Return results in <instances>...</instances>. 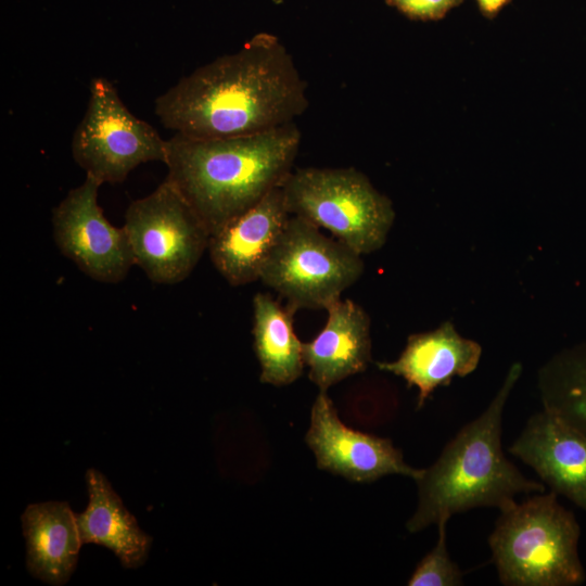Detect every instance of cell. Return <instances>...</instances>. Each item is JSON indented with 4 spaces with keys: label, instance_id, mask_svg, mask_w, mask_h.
Here are the masks:
<instances>
[{
    "label": "cell",
    "instance_id": "19",
    "mask_svg": "<svg viewBox=\"0 0 586 586\" xmlns=\"http://www.w3.org/2000/svg\"><path fill=\"white\" fill-rule=\"evenodd\" d=\"M437 524L438 537L435 546L420 560L407 581L409 586H459L463 584V573L451 559L446 544V525Z\"/></svg>",
    "mask_w": 586,
    "mask_h": 586
},
{
    "label": "cell",
    "instance_id": "22",
    "mask_svg": "<svg viewBox=\"0 0 586 586\" xmlns=\"http://www.w3.org/2000/svg\"><path fill=\"white\" fill-rule=\"evenodd\" d=\"M271 2L275 4H282L284 0H271Z\"/></svg>",
    "mask_w": 586,
    "mask_h": 586
},
{
    "label": "cell",
    "instance_id": "1",
    "mask_svg": "<svg viewBox=\"0 0 586 586\" xmlns=\"http://www.w3.org/2000/svg\"><path fill=\"white\" fill-rule=\"evenodd\" d=\"M308 105L293 56L279 37L263 31L182 77L155 100L154 111L176 133L215 139L295 123Z\"/></svg>",
    "mask_w": 586,
    "mask_h": 586
},
{
    "label": "cell",
    "instance_id": "7",
    "mask_svg": "<svg viewBox=\"0 0 586 586\" xmlns=\"http://www.w3.org/2000/svg\"><path fill=\"white\" fill-rule=\"evenodd\" d=\"M76 164L103 183H120L142 163L165 164L167 140L123 103L113 84L95 77L82 119L74 131Z\"/></svg>",
    "mask_w": 586,
    "mask_h": 586
},
{
    "label": "cell",
    "instance_id": "6",
    "mask_svg": "<svg viewBox=\"0 0 586 586\" xmlns=\"http://www.w3.org/2000/svg\"><path fill=\"white\" fill-rule=\"evenodd\" d=\"M361 255L291 215L259 280L300 308H326L362 276Z\"/></svg>",
    "mask_w": 586,
    "mask_h": 586
},
{
    "label": "cell",
    "instance_id": "9",
    "mask_svg": "<svg viewBox=\"0 0 586 586\" xmlns=\"http://www.w3.org/2000/svg\"><path fill=\"white\" fill-rule=\"evenodd\" d=\"M101 182L86 175L52 211L53 238L60 252L85 275L118 283L135 265L124 227L113 226L98 204Z\"/></svg>",
    "mask_w": 586,
    "mask_h": 586
},
{
    "label": "cell",
    "instance_id": "3",
    "mask_svg": "<svg viewBox=\"0 0 586 586\" xmlns=\"http://www.w3.org/2000/svg\"><path fill=\"white\" fill-rule=\"evenodd\" d=\"M521 374V362L512 364L487 407L456 433L430 467L421 469L415 480L418 502L406 523L408 532L417 533L475 508L500 510L515 501L518 494L546 491L502 450L504 410Z\"/></svg>",
    "mask_w": 586,
    "mask_h": 586
},
{
    "label": "cell",
    "instance_id": "21",
    "mask_svg": "<svg viewBox=\"0 0 586 586\" xmlns=\"http://www.w3.org/2000/svg\"><path fill=\"white\" fill-rule=\"evenodd\" d=\"M481 14L488 18H495L511 0H475Z\"/></svg>",
    "mask_w": 586,
    "mask_h": 586
},
{
    "label": "cell",
    "instance_id": "14",
    "mask_svg": "<svg viewBox=\"0 0 586 586\" xmlns=\"http://www.w3.org/2000/svg\"><path fill=\"white\" fill-rule=\"evenodd\" d=\"M322 330L303 343V358L309 379L320 391L365 371L371 362L370 318L349 298L339 297L326 308Z\"/></svg>",
    "mask_w": 586,
    "mask_h": 586
},
{
    "label": "cell",
    "instance_id": "20",
    "mask_svg": "<svg viewBox=\"0 0 586 586\" xmlns=\"http://www.w3.org/2000/svg\"><path fill=\"white\" fill-rule=\"evenodd\" d=\"M388 7L411 21L434 22L444 18L463 0H384Z\"/></svg>",
    "mask_w": 586,
    "mask_h": 586
},
{
    "label": "cell",
    "instance_id": "16",
    "mask_svg": "<svg viewBox=\"0 0 586 586\" xmlns=\"http://www.w3.org/2000/svg\"><path fill=\"white\" fill-rule=\"evenodd\" d=\"M86 484L89 502L84 512L76 514L81 543L111 549L124 568L141 566L148 558L152 537L139 527L100 471L88 469Z\"/></svg>",
    "mask_w": 586,
    "mask_h": 586
},
{
    "label": "cell",
    "instance_id": "5",
    "mask_svg": "<svg viewBox=\"0 0 586 586\" xmlns=\"http://www.w3.org/2000/svg\"><path fill=\"white\" fill-rule=\"evenodd\" d=\"M286 208L359 255L380 250L395 220L392 201L354 167L292 170L281 186Z\"/></svg>",
    "mask_w": 586,
    "mask_h": 586
},
{
    "label": "cell",
    "instance_id": "10",
    "mask_svg": "<svg viewBox=\"0 0 586 586\" xmlns=\"http://www.w3.org/2000/svg\"><path fill=\"white\" fill-rule=\"evenodd\" d=\"M305 441L318 469L352 482L369 483L391 474L416 480L421 473L405 462L391 440L345 425L326 391H320L313 404Z\"/></svg>",
    "mask_w": 586,
    "mask_h": 586
},
{
    "label": "cell",
    "instance_id": "11",
    "mask_svg": "<svg viewBox=\"0 0 586 586\" xmlns=\"http://www.w3.org/2000/svg\"><path fill=\"white\" fill-rule=\"evenodd\" d=\"M508 451L551 492L586 511V435L542 409L527 419Z\"/></svg>",
    "mask_w": 586,
    "mask_h": 586
},
{
    "label": "cell",
    "instance_id": "15",
    "mask_svg": "<svg viewBox=\"0 0 586 586\" xmlns=\"http://www.w3.org/2000/svg\"><path fill=\"white\" fill-rule=\"evenodd\" d=\"M22 527L30 574L51 585L65 584L76 569L82 545L76 514L68 504L28 505L22 514Z\"/></svg>",
    "mask_w": 586,
    "mask_h": 586
},
{
    "label": "cell",
    "instance_id": "12",
    "mask_svg": "<svg viewBox=\"0 0 586 586\" xmlns=\"http://www.w3.org/2000/svg\"><path fill=\"white\" fill-rule=\"evenodd\" d=\"M290 216L279 187L209 237L211 260L229 284L259 280Z\"/></svg>",
    "mask_w": 586,
    "mask_h": 586
},
{
    "label": "cell",
    "instance_id": "17",
    "mask_svg": "<svg viewBox=\"0 0 586 586\" xmlns=\"http://www.w3.org/2000/svg\"><path fill=\"white\" fill-rule=\"evenodd\" d=\"M294 313L270 294L259 292L253 297V346L262 383L288 385L303 374V342L294 330Z\"/></svg>",
    "mask_w": 586,
    "mask_h": 586
},
{
    "label": "cell",
    "instance_id": "13",
    "mask_svg": "<svg viewBox=\"0 0 586 586\" xmlns=\"http://www.w3.org/2000/svg\"><path fill=\"white\" fill-rule=\"evenodd\" d=\"M481 356L482 346L463 337L447 320L434 330L410 334L396 360L378 361L375 366L403 378L409 387H417L420 409L436 388L472 373Z\"/></svg>",
    "mask_w": 586,
    "mask_h": 586
},
{
    "label": "cell",
    "instance_id": "18",
    "mask_svg": "<svg viewBox=\"0 0 586 586\" xmlns=\"http://www.w3.org/2000/svg\"><path fill=\"white\" fill-rule=\"evenodd\" d=\"M543 409L586 435V344L562 349L537 373Z\"/></svg>",
    "mask_w": 586,
    "mask_h": 586
},
{
    "label": "cell",
    "instance_id": "8",
    "mask_svg": "<svg viewBox=\"0 0 586 586\" xmlns=\"http://www.w3.org/2000/svg\"><path fill=\"white\" fill-rule=\"evenodd\" d=\"M123 227L135 265L158 284L187 279L207 251L211 237L167 179L152 193L128 205Z\"/></svg>",
    "mask_w": 586,
    "mask_h": 586
},
{
    "label": "cell",
    "instance_id": "4",
    "mask_svg": "<svg viewBox=\"0 0 586 586\" xmlns=\"http://www.w3.org/2000/svg\"><path fill=\"white\" fill-rule=\"evenodd\" d=\"M499 512L487 542L502 585L584 584L586 572L578 552L581 526L556 493H536Z\"/></svg>",
    "mask_w": 586,
    "mask_h": 586
},
{
    "label": "cell",
    "instance_id": "2",
    "mask_svg": "<svg viewBox=\"0 0 586 586\" xmlns=\"http://www.w3.org/2000/svg\"><path fill=\"white\" fill-rule=\"evenodd\" d=\"M301 140L296 123L230 138L175 133L167 140L166 179L212 235L282 186Z\"/></svg>",
    "mask_w": 586,
    "mask_h": 586
}]
</instances>
